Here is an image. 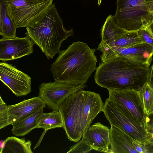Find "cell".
I'll return each mask as SVG.
<instances>
[{"mask_svg":"<svg viewBox=\"0 0 153 153\" xmlns=\"http://www.w3.org/2000/svg\"><path fill=\"white\" fill-rule=\"evenodd\" d=\"M104 104L100 95L94 92L81 89L67 97L61 103L64 128L68 139L77 142L102 111Z\"/></svg>","mask_w":153,"mask_h":153,"instance_id":"6da1fadb","label":"cell"},{"mask_svg":"<svg viewBox=\"0 0 153 153\" xmlns=\"http://www.w3.org/2000/svg\"><path fill=\"white\" fill-rule=\"evenodd\" d=\"M96 50L78 41L60 51L51 67L55 81L62 83L85 85L95 70L97 62Z\"/></svg>","mask_w":153,"mask_h":153,"instance_id":"7a4b0ae2","label":"cell"},{"mask_svg":"<svg viewBox=\"0 0 153 153\" xmlns=\"http://www.w3.org/2000/svg\"><path fill=\"white\" fill-rule=\"evenodd\" d=\"M151 67L123 57L102 62L96 68L95 83L108 90L139 91L148 82Z\"/></svg>","mask_w":153,"mask_h":153,"instance_id":"3957f363","label":"cell"},{"mask_svg":"<svg viewBox=\"0 0 153 153\" xmlns=\"http://www.w3.org/2000/svg\"><path fill=\"white\" fill-rule=\"evenodd\" d=\"M26 27L27 35L49 59L60 51L62 42L73 36V30H66L54 4L37 20Z\"/></svg>","mask_w":153,"mask_h":153,"instance_id":"277c9868","label":"cell"},{"mask_svg":"<svg viewBox=\"0 0 153 153\" xmlns=\"http://www.w3.org/2000/svg\"><path fill=\"white\" fill-rule=\"evenodd\" d=\"M113 17L128 31H137L153 24V0H117Z\"/></svg>","mask_w":153,"mask_h":153,"instance_id":"5b68a950","label":"cell"},{"mask_svg":"<svg viewBox=\"0 0 153 153\" xmlns=\"http://www.w3.org/2000/svg\"><path fill=\"white\" fill-rule=\"evenodd\" d=\"M102 111L110 125L122 129L134 140L143 142L153 139V133L149 132L145 126L108 97L104 104Z\"/></svg>","mask_w":153,"mask_h":153,"instance_id":"8992f818","label":"cell"},{"mask_svg":"<svg viewBox=\"0 0 153 153\" xmlns=\"http://www.w3.org/2000/svg\"><path fill=\"white\" fill-rule=\"evenodd\" d=\"M10 14L17 28L26 27L39 19L53 0H6Z\"/></svg>","mask_w":153,"mask_h":153,"instance_id":"52a82bcc","label":"cell"},{"mask_svg":"<svg viewBox=\"0 0 153 153\" xmlns=\"http://www.w3.org/2000/svg\"><path fill=\"white\" fill-rule=\"evenodd\" d=\"M97 50L102 53L100 57L102 62L116 57H123L149 67L152 61L153 46L145 43L123 48L98 45Z\"/></svg>","mask_w":153,"mask_h":153,"instance_id":"ba28073f","label":"cell"},{"mask_svg":"<svg viewBox=\"0 0 153 153\" xmlns=\"http://www.w3.org/2000/svg\"><path fill=\"white\" fill-rule=\"evenodd\" d=\"M108 90L110 99L123 108L146 128L147 123L150 119V115L147 116L145 112L139 91L131 89Z\"/></svg>","mask_w":153,"mask_h":153,"instance_id":"9c48e42d","label":"cell"},{"mask_svg":"<svg viewBox=\"0 0 153 153\" xmlns=\"http://www.w3.org/2000/svg\"><path fill=\"white\" fill-rule=\"evenodd\" d=\"M86 87L85 85H76L53 82H44L39 86V97L52 110L59 111L62 102L74 92Z\"/></svg>","mask_w":153,"mask_h":153,"instance_id":"30bf717a","label":"cell"},{"mask_svg":"<svg viewBox=\"0 0 153 153\" xmlns=\"http://www.w3.org/2000/svg\"><path fill=\"white\" fill-rule=\"evenodd\" d=\"M0 80L17 97L31 91L30 77L5 62H0Z\"/></svg>","mask_w":153,"mask_h":153,"instance_id":"8fae6325","label":"cell"},{"mask_svg":"<svg viewBox=\"0 0 153 153\" xmlns=\"http://www.w3.org/2000/svg\"><path fill=\"white\" fill-rule=\"evenodd\" d=\"M34 44L28 36L0 39V60L3 61L22 58L33 53Z\"/></svg>","mask_w":153,"mask_h":153,"instance_id":"7c38bea8","label":"cell"},{"mask_svg":"<svg viewBox=\"0 0 153 153\" xmlns=\"http://www.w3.org/2000/svg\"><path fill=\"white\" fill-rule=\"evenodd\" d=\"M110 129L100 122L91 125L83 134V138L92 149L110 153Z\"/></svg>","mask_w":153,"mask_h":153,"instance_id":"4fadbf2b","label":"cell"},{"mask_svg":"<svg viewBox=\"0 0 153 153\" xmlns=\"http://www.w3.org/2000/svg\"><path fill=\"white\" fill-rule=\"evenodd\" d=\"M46 105L39 97L25 100L17 104L7 106L8 121L11 125L18 120L35 112Z\"/></svg>","mask_w":153,"mask_h":153,"instance_id":"5bb4252c","label":"cell"},{"mask_svg":"<svg viewBox=\"0 0 153 153\" xmlns=\"http://www.w3.org/2000/svg\"><path fill=\"white\" fill-rule=\"evenodd\" d=\"M111 153H138L134 147L135 140L120 128L111 125L109 131Z\"/></svg>","mask_w":153,"mask_h":153,"instance_id":"9a60e30c","label":"cell"},{"mask_svg":"<svg viewBox=\"0 0 153 153\" xmlns=\"http://www.w3.org/2000/svg\"><path fill=\"white\" fill-rule=\"evenodd\" d=\"M44 108H41L12 123L11 132L13 134L16 136H23L36 128L38 120L43 113Z\"/></svg>","mask_w":153,"mask_h":153,"instance_id":"2e32d148","label":"cell"},{"mask_svg":"<svg viewBox=\"0 0 153 153\" xmlns=\"http://www.w3.org/2000/svg\"><path fill=\"white\" fill-rule=\"evenodd\" d=\"M128 31L119 26L113 16H108L101 29V41L99 44L106 45L114 41L120 36Z\"/></svg>","mask_w":153,"mask_h":153,"instance_id":"e0dca14e","label":"cell"},{"mask_svg":"<svg viewBox=\"0 0 153 153\" xmlns=\"http://www.w3.org/2000/svg\"><path fill=\"white\" fill-rule=\"evenodd\" d=\"M4 146L1 149V153H33L31 142L25 138L15 137H7L4 141Z\"/></svg>","mask_w":153,"mask_h":153,"instance_id":"ac0fdd59","label":"cell"},{"mask_svg":"<svg viewBox=\"0 0 153 153\" xmlns=\"http://www.w3.org/2000/svg\"><path fill=\"white\" fill-rule=\"evenodd\" d=\"M0 14L2 24L1 35L3 37H16L17 28L10 14L6 0H0Z\"/></svg>","mask_w":153,"mask_h":153,"instance_id":"d6986e66","label":"cell"},{"mask_svg":"<svg viewBox=\"0 0 153 153\" xmlns=\"http://www.w3.org/2000/svg\"><path fill=\"white\" fill-rule=\"evenodd\" d=\"M57 128H64L62 116L59 111L53 110L49 113H44L39 117L36 128H41L46 131Z\"/></svg>","mask_w":153,"mask_h":153,"instance_id":"ffe728a7","label":"cell"},{"mask_svg":"<svg viewBox=\"0 0 153 153\" xmlns=\"http://www.w3.org/2000/svg\"><path fill=\"white\" fill-rule=\"evenodd\" d=\"M142 42L135 31H128L120 36L114 41L106 45H99L109 47L127 48Z\"/></svg>","mask_w":153,"mask_h":153,"instance_id":"44dd1931","label":"cell"},{"mask_svg":"<svg viewBox=\"0 0 153 153\" xmlns=\"http://www.w3.org/2000/svg\"><path fill=\"white\" fill-rule=\"evenodd\" d=\"M147 116L153 114V87L146 82L139 90Z\"/></svg>","mask_w":153,"mask_h":153,"instance_id":"7402d4cb","label":"cell"},{"mask_svg":"<svg viewBox=\"0 0 153 153\" xmlns=\"http://www.w3.org/2000/svg\"><path fill=\"white\" fill-rule=\"evenodd\" d=\"M137 33L142 42L153 46V24L140 29Z\"/></svg>","mask_w":153,"mask_h":153,"instance_id":"603a6c76","label":"cell"},{"mask_svg":"<svg viewBox=\"0 0 153 153\" xmlns=\"http://www.w3.org/2000/svg\"><path fill=\"white\" fill-rule=\"evenodd\" d=\"M82 138L81 140L71 147L67 153H88L93 150L86 141L83 138Z\"/></svg>","mask_w":153,"mask_h":153,"instance_id":"cb8c5ba5","label":"cell"},{"mask_svg":"<svg viewBox=\"0 0 153 153\" xmlns=\"http://www.w3.org/2000/svg\"><path fill=\"white\" fill-rule=\"evenodd\" d=\"M7 106L0 103V130L9 125L8 121Z\"/></svg>","mask_w":153,"mask_h":153,"instance_id":"d4e9b609","label":"cell"},{"mask_svg":"<svg viewBox=\"0 0 153 153\" xmlns=\"http://www.w3.org/2000/svg\"><path fill=\"white\" fill-rule=\"evenodd\" d=\"M153 65H152L151 67V69L149 74L148 82L152 87H153Z\"/></svg>","mask_w":153,"mask_h":153,"instance_id":"484cf974","label":"cell"},{"mask_svg":"<svg viewBox=\"0 0 153 153\" xmlns=\"http://www.w3.org/2000/svg\"><path fill=\"white\" fill-rule=\"evenodd\" d=\"M2 33V24L1 20V17L0 14V35H1Z\"/></svg>","mask_w":153,"mask_h":153,"instance_id":"4316f807","label":"cell"},{"mask_svg":"<svg viewBox=\"0 0 153 153\" xmlns=\"http://www.w3.org/2000/svg\"><path fill=\"white\" fill-rule=\"evenodd\" d=\"M0 103H5V102L4 101L2 100L0 94Z\"/></svg>","mask_w":153,"mask_h":153,"instance_id":"83f0119b","label":"cell"},{"mask_svg":"<svg viewBox=\"0 0 153 153\" xmlns=\"http://www.w3.org/2000/svg\"><path fill=\"white\" fill-rule=\"evenodd\" d=\"M102 0H98V4L99 6L100 5Z\"/></svg>","mask_w":153,"mask_h":153,"instance_id":"f1b7e54d","label":"cell"},{"mask_svg":"<svg viewBox=\"0 0 153 153\" xmlns=\"http://www.w3.org/2000/svg\"><path fill=\"white\" fill-rule=\"evenodd\" d=\"M0 153H1V149H0Z\"/></svg>","mask_w":153,"mask_h":153,"instance_id":"f546056e","label":"cell"}]
</instances>
